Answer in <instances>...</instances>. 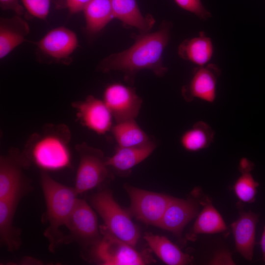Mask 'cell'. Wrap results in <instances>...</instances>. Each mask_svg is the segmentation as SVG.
Returning <instances> with one entry per match:
<instances>
[{"label":"cell","mask_w":265,"mask_h":265,"mask_svg":"<svg viewBox=\"0 0 265 265\" xmlns=\"http://www.w3.org/2000/svg\"><path fill=\"white\" fill-rule=\"evenodd\" d=\"M172 26L171 22L164 21L156 31L135 36L133 45L105 58L98 65V70L105 73L121 71L124 73L125 81L130 84H133L136 74L144 69L163 77L168 69L163 65L162 54L169 42Z\"/></svg>","instance_id":"6da1fadb"},{"label":"cell","mask_w":265,"mask_h":265,"mask_svg":"<svg viewBox=\"0 0 265 265\" xmlns=\"http://www.w3.org/2000/svg\"><path fill=\"white\" fill-rule=\"evenodd\" d=\"M71 134L63 124L45 125L30 136L23 152L41 171H56L71 166Z\"/></svg>","instance_id":"7a4b0ae2"},{"label":"cell","mask_w":265,"mask_h":265,"mask_svg":"<svg viewBox=\"0 0 265 265\" xmlns=\"http://www.w3.org/2000/svg\"><path fill=\"white\" fill-rule=\"evenodd\" d=\"M40 184L46 206L42 219L48 224L44 236L48 241L49 251L54 253L63 244L65 235L59 228L65 226L78 201L79 194L74 187L59 183L46 171H41Z\"/></svg>","instance_id":"3957f363"},{"label":"cell","mask_w":265,"mask_h":265,"mask_svg":"<svg viewBox=\"0 0 265 265\" xmlns=\"http://www.w3.org/2000/svg\"><path fill=\"white\" fill-rule=\"evenodd\" d=\"M91 204L105 223L106 227L114 236L135 246L139 232L130 215L115 201L112 192L105 189L91 197Z\"/></svg>","instance_id":"277c9868"},{"label":"cell","mask_w":265,"mask_h":265,"mask_svg":"<svg viewBox=\"0 0 265 265\" xmlns=\"http://www.w3.org/2000/svg\"><path fill=\"white\" fill-rule=\"evenodd\" d=\"M32 163L25 153L11 148L0 157V199L21 200L31 189L24 170Z\"/></svg>","instance_id":"5b68a950"},{"label":"cell","mask_w":265,"mask_h":265,"mask_svg":"<svg viewBox=\"0 0 265 265\" xmlns=\"http://www.w3.org/2000/svg\"><path fill=\"white\" fill-rule=\"evenodd\" d=\"M102 237L92 249L93 256L105 265H141L149 263L148 254L139 252L134 247L112 234L104 225L100 228Z\"/></svg>","instance_id":"8992f818"},{"label":"cell","mask_w":265,"mask_h":265,"mask_svg":"<svg viewBox=\"0 0 265 265\" xmlns=\"http://www.w3.org/2000/svg\"><path fill=\"white\" fill-rule=\"evenodd\" d=\"M75 149L79 157L75 189L79 195L96 187L108 177V166L103 152L85 142Z\"/></svg>","instance_id":"52a82bcc"},{"label":"cell","mask_w":265,"mask_h":265,"mask_svg":"<svg viewBox=\"0 0 265 265\" xmlns=\"http://www.w3.org/2000/svg\"><path fill=\"white\" fill-rule=\"evenodd\" d=\"M65 226L69 233L65 235L63 244L75 242L84 249H92L102 237L97 215L84 199H78Z\"/></svg>","instance_id":"ba28073f"},{"label":"cell","mask_w":265,"mask_h":265,"mask_svg":"<svg viewBox=\"0 0 265 265\" xmlns=\"http://www.w3.org/2000/svg\"><path fill=\"white\" fill-rule=\"evenodd\" d=\"M125 188L131 200L130 213L146 224L158 226L173 197L129 186Z\"/></svg>","instance_id":"9c48e42d"},{"label":"cell","mask_w":265,"mask_h":265,"mask_svg":"<svg viewBox=\"0 0 265 265\" xmlns=\"http://www.w3.org/2000/svg\"><path fill=\"white\" fill-rule=\"evenodd\" d=\"M103 100L116 123L135 119L142 103L134 88L119 83L106 88Z\"/></svg>","instance_id":"30bf717a"},{"label":"cell","mask_w":265,"mask_h":265,"mask_svg":"<svg viewBox=\"0 0 265 265\" xmlns=\"http://www.w3.org/2000/svg\"><path fill=\"white\" fill-rule=\"evenodd\" d=\"M221 74V70L215 64L197 66L189 82L182 88L183 98L186 102L196 99L213 103L216 98L217 84Z\"/></svg>","instance_id":"8fae6325"},{"label":"cell","mask_w":265,"mask_h":265,"mask_svg":"<svg viewBox=\"0 0 265 265\" xmlns=\"http://www.w3.org/2000/svg\"><path fill=\"white\" fill-rule=\"evenodd\" d=\"M71 106L77 120L84 127L99 135L111 131L113 117L103 100L89 95L83 101L73 102Z\"/></svg>","instance_id":"7c38bea8"},{"label":"cell","mask_w":265,"mask_h":265,"mask_svg":"<svg viewBox=\"0 0 265 265\" xmlns=\"http://www.w3.org/2000/svg\"><path fill=\"white\" fill-rule=\"evenodd\" d=\"M37 45L42 53L53 59L65 61L77 48L78 40L74 31L60 26L48 32Z\"/></svg>","instance_id":"4fadbf2b"},{"label":"cell","mask_w":265,"mask_h":265,"mask_svg":"<svg viewBox=\"0 0 265 265\" xmlns=\"http://www.w3.org/2000/svg\"><path fill=\"white\" fill-rule=\"evenodd\" d=\"M198 205L191 200L173 197L158 227L180 236L184 227L197 214Z\"/></svg>","instance_id":"5bb4252c"},{"label":"cell","mask_w":265,"mask_h":265,"mask_svg":"<svg viewBox=\"0 0 265 265\" xmlns=\"http://www.w3.org/2000/svg\"><path fill=\"white\" fill-rule=\"evenodd\" d=\"M259 215L251 211L243 212L231 225L236 250L245 259L251 261L255 244V233Z\"/></svg>","instance_id":"9a60e30c"},{"label":"cell","mask_w":265,"mask_h":265,"mask_svg":"<svg viewBox=\"0 0 265 265\" xmlns=\"http://www.w3.org/2000/svg\"><path fill=\"white\" fill-rule=\"evenodd\" d=\"M20 200L0 199V240L10 252L22 245L21 230L13 225L14 214Z\"/></svg>","instance_id":"2e32d148"},{"label":"cell","mask_w":265,"mask_h":265,"mask_svg":"<svg viewBox=\"0 0 265 265\" xmlns=\"http://www.w3.org/2000/svg\"><path fill=\"white\" fill-rule=\"evenodd\" d=\"M156 144L151 140L142 145L118 147L115 153L106 158V164L119 172H126L148 158L154 151Z\"/></svg>","instance_id":"e0dca14e"},{"label":"cell","mask_w":265,"mask_h":265,"mask_svg":"<svg viewBox=\"0 0 265 265\" xmlns=\"http://www.w3.org/2000/svg\"><path fill=\"white\" fill-rule=\"evenodd\" d=\"M29 32L27 23L20 16L0 18V58L8 54L18 46L26 40Z\"/></svg>","instance_id":"ac0fdd59"},{"label":"cell","mask_w":265,"mask_h":265,"mask_svg":"<svg viewBox=\"0 0 265 265\" xmlns=\"http://www.w3.org/2000/svg\"><path fill=\"white\" fill-rule=\"evenodd\" d=\"M113 16L125 26L138 29L141 33L149 32L155 23L150 14L144 16L135 0H110Z\"/></svg>","instance_id":"d6986e66"},{"label":"cell","mask_w":265,"mask_h":265,"mask_svg":"<svg viewBox=\"0 0 265 265\" xmlns=\"http://www.w3.org/2000/svg\"><path fill=\"white\" fill-rule=\"evenodd\" d=\"M179 56L197 66L209 63L213 54V46L211 38L204 31L198 36L184 40L178 49Z\"/></svg>","instance_id":"ffe728a7"},{"label":"cell","mask_w":265,"mask_h":265,"mask_svg":"<svg viewBox=\"0 0 265 265\" xmlns=\"http://www.w3.org/2000/svg\"><path fill=\"white\" fill-rule=\"evenodd\" d=\"M144 238L151 250L166 264L183 265L191 262L188 255L183 253L166 237L147 233Z\"/></svg>","instance_id":"44dd1931"},{"label":"cell","mask_w":265,"mask_h":265,"mask_svg":"<svg viewBox=\"0 0 265 265\" xmlns=\"http://www.w3.org/2000/svg\"><path fill=\"white\" fill-rule=\"evenodd\" d=\"M82 11L89 33L98 32L114 18L110 0H90Z\"/></svg>","instance_id":"7402d4cb"},{"label":"cell","mask_w":265,"mask_h":265,"mask_svg":"<svg viewBox=\"0 0 265 265\" xmlns=\"http://www.w3.org/2000/svg\"><path fill=\"white\" fill-rule=\"evenodd\" d=\"M214 134V131L209 125L200 121L182 134L180 144L187 151H199L208 148L212 143Z\"/></svg>","instance_id":"603a6c76"},{"label":"cell","mask_w":265,"mask_h":265,"mask_svg":"<svg viewBox=\"0 0 265 265\" xmlns=\"http://www.w3.org/2000/svg\"><path fill=\"white\" fill-rule=\"evenodd\" d=\"M111 131L118 147H131L144 144L150 139L135 119L117 122Z\"/></svg>","instance_id":"cb8c5ba5"},{"label":"cell","mask_w":265,"mask_h":265,"mask_svg":"<svg viewBox=\"0 0 265 265\" xmlns=\"http://www.w3.org/2000/svg\"><path fill=\"white\" fill-rule=\"evenodd\" d=\"M226 225L219 212L210 203L205 204L190 233L189 239H194L199 234H212L224 231Z\"/></svg>","instance_id":"d4e9b609"},{"label":"cell","mask_w":265,"mask_h":265,"mask_svg":"<svg viewBox=\"0 0 265 265\" xmlns=\"http://www.w3.org/2000/svg\"><path fill=\"white\" fill-rule=\"evenodd\" d=\"M254 164L247 159L242 158L240 160L239 169L241 175L237 180L234 189L238 197L245 202L255 201L257 188L259 185L251 173Z\"/></svg>","instance_id":"484cf974"},{"label":"cell","mask_w":265,"mask_h":265,"mask_svg":"<svg viewBox=\"0 0 265 265\" xmlns=\"http://www.w3.org/2000/svg\"><path fill=\"white\" fill-rule=\"evenodd\" d=\"M183 9L188 11L200 19L206 21L211 18V13L205 8L201 0H174Z\"/></svg>","instance_id":"4316f807"},{"label":"cell","mask_w":265,"mask_h":265,"mask_svg":"<svg viewBox=\"0 0 265 265\" xmlns=\"http://www.w3.org/2000/svg\"><path fill=\"white\" fill-rule=\"evenodd\" d=\"M28 12L31 15L45 19L50 11L51 0H21Z\"/></svg>","instance_id":"83f0119b"},{"label":"cell","mask_w":265,"mask_h":265,"mask_svg":"<svg viewBox=\"0 0 265 265\" xmlns=\"http://www.w3.org/2000/svg\"><path fill=\"white\" fill-rule=\"evenodd\" d=\"M90 0H61L57 3L60 7L68 9L71 14H75L83 10Z\"/></svg>","instance_id":"f1b7e54d"},{"label":"cell","mask_w":265,"mask_h":265,"mask_svg":"<svg viewBox=\"0 0 265 265\" xmlns=\"http://www.w3.org/2000/svg\"><path fill=\"white\" fill-rule=\"evenodd\" d=\"M0 8L4 10L13 11L16 15L21 16L25 10L19 0H0Z\"/></svg>","instance_id":"f546056e"},{"label":"cell","mask_w":265,"mask_h":265,"mask_svg":"<svg viewBox=\"0 0 265 265\" xmlns=\"http://www.w3.org/2000/svg\"><path fill=\"white\" fill-rule=\"evenodd\" d=\"M260 244L263 253V258L265 263V226L262 236Z\"/></svg>","instance_id":"4dcf8cb0"}]
</instances>
